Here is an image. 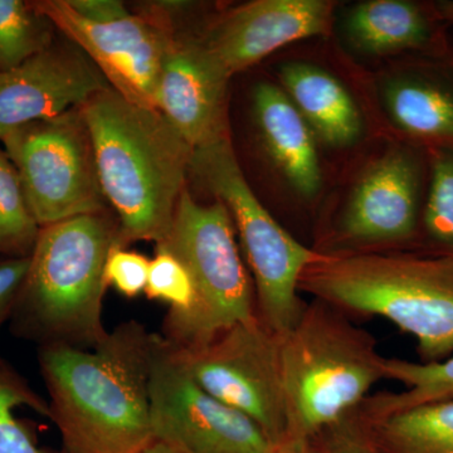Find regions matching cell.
<instances>
[{
    "label": "cell",
    "mask_w": 453,
    "mask_h": 453,
    "mask_svg": "<svg viewBox=\"0 0 453 453\" xmlns=\"http://www.w3.org/2000/svg\"><path fill=\"white\" fill-rule=\"evenodd\" d=\"M253 110L265 148L296 192L315 196L321 168L314 133L285 91L262 82L253 92Z\"/></svg>",
    "instance_id": "2e32d148"
},
{
    "label": "cell",
    "mask_w": 453,
    "mask_h": 453,
    "mask_svg": "<svg viewBox=\"0 0 453 453\" xmlns=\"http://www.w3.org/2000/svg\"><path fill=\"white\" fill-rule=\"evenodd\" d=\"M365 417L384 453H453V401Z\"/></svg>",
    "instance_id": "ffe728a7"
},
{
    "label": "cell",
    "mask_w": 453,
    "mask_h": 453,
    "mask_svg": "<svg viewBox=\"0 0 453 453\" xmlns=\"http://www.w3.org/2000/svg\"><path fill=\"white\" fill-rule=\"evenodd\" d=\"M273 453H314L312 452L310 443L305 445H288V443H281L277 445Z\"/></svg>",
    "instance_id": "1f68e13d"
},
{
    "label": "cell",
    "mask_w": 453,
    "mask_h": 453,
    "mask_svg": "<svg viewBox=\"0 0 453 453\" xmlns=\"http://www.w3.org/2000/svg\"><path fill=\"white\" fill-rule=\"evenodd\" d=\"M144 294L148 299L169 305L165 320L187 315L196 303L195 286L184 265L172 253L157 247L150 259L148 283Z\"/></svg>",
    "instance_id": "484cf974"
},
{
    "label": "cell",
    "mask_w": 453,
    "mask_h": 453,
    "mask_svg": "<svg viewBox=\"0 0 453 453\" xmlns=\"http://www.w3.org/2000/svg\"><path fill=\"white\" fill-rule=\"evenodd\" d=\"M309 443L314 453H384L360 408L323 429Z\"/></svg>",
    "instance_id": "4316f807"
},
{
    "label": "cell",
    "mask_w": 453,
    "mask_h": 453,
    "mask_svg": "<svg viewBox=\"0 0 453 453\" xmlns=\"http://www.w3.org/2000/svg\"><path fill=\"white\" fill-rule=\"evenodd\" d=\"M429 184L421 229L427 249L453 253V148L429 149Z\"/></svg>",
    "instance_id": "d4e9b609"
},
{
    "label": "cell",
    "mask_w": 453,
    "mask_h": 453,
    "mask_svg": "<svg viewBox=\"0 0 453 453\" xmlns=\"http://www.w3.org/2000/svg\"><path fill=\"white\" fill-rule=\"evenodd\" d=\"M77 16L96 25L118 22L131 16L124 3L119 0H65Z\"/></svg>",
    "instance_id": "f546056e"
},
{
    "label": "cell",
    "mask_w": 453,
    "mask_h": 453,
    "mask_svg": "<svg viewBox=\"0 0 453 453\" xmlns=\"http://www.w3.org/2000/svg\"><path fill=\"white\" fill-rule=\"evenodd\" d=\"M384 372L386 380L401 383L405 389L369 395L359 407L365 416H388L422 404L453 401V357L434 363L386 357Z\"/></svg>",
    "instance_id": "44dd1931"
},
{
    "label": "cell",
    "mask_w": 453,
    "mask_h": 453,
    "mask_svg": "<svg viewBox=\"0 0 453 453\" xmlns=\"http://www.w3.org/2000/svg\"><path fill=\"white\" fill-rule=\"evenodd\" d=\"M174 350L203 389L251 418L273 445L282 443L286 408L279 336L258 318L229 327L202 347Z\"/></svg>",
    "instance_id": "30bf717a"
},
{
    "label": "cell",
    "mask_w": 453,
    "mask_h": 453,
    "mask_svg": "<svg viewBox=\"0 0 453 453\" xmlns=\"http://www.w3.org/2000/svg\"><path fill=\"white\" fill-rule=\"evenodd\" d=\"M41 226L27 203L16 166L0 150V256L28 257Z\"/></svg>",
    "instance_id": "cb8c5ba5"
},
{
    "label": "cell",
    "mask_w": 453,
    "mask_h": 453,
    "mask_svg": "<svg viewBox=\"0 0 453 453\" xmlns=\"http://www.w3.org/2000/svg\"><path fill=\"white\" fill-rule=\"evenodd\" d=\"M384 101L393 122L408 135L453 148V82L437 74H402L386 86Z\"/></svg>",
    "instance_id": "d6986e66"
},
{
    "label": "cell",
    "mask_w": 453,
    "mask_h": 453,
    "mask_svg": "<svg viewBox=\"0 0 453 453\" xmlns=\"http://www.w3.org/2000/svg\"><path fill=\"white\" fill-rule=\"evenodd\" d=\"M28 407L50 419V403L0 357V453H65L38 446L17 411Z\"/></svg>",
    "instance_id": "603a6c76"
},
{
    "label": "cell",
    "mask_w": 453,
    "mask_h": 453,
    "mask_svg": "<svg viewBox=\"0 0 453 453\" xmlns=\"http://www.w3.org/2000/svg\"><path fill=\"white\" fill-rule=\"evenodd\" d=\"M157 334L125 321L92 349L38 347L65 453H140L153 442L149 374Z\"/></svg>",
    "instance_id": "6da1fadb"
},
{
    "label": "cell",
    "mask_w": 453,
    "mask_h": 453,
    "mask_svg": "<svg viewBox=\"0 0 453 453\" xmlns=\"http://www.w3.org/2000/svg\"><path fill=\"white\" fill-rule=\"evenodd\" d=\"M279 349L286 408L282 443H309L359 408L372 387L386 380V357L374 336L324 301L306 303L296 324L279 336Z\"/></svg>",
    "instance_id": "5b68a950"
},
{
    "label": "cell",
    "mask_w": 453,
    "mask_h": 453,
    "mask_svg": "<svg viewBox=\"0 0 453 453\" xmlns=\"http://www.w3.org/2000/svg\"><path fill=\"white\" fill-rule=\"evenodd\" d=\"M149 411L153 440L184 453H273L276 447L251 418L203 389L159 334Z\"/></svg>",
    "instance_id": "9c48e42d"
},
{
    "label": "cell",
    "mask_w": 453,
    "mask_h": 453,
    "mask_svg": "<svg viewBox=\"0 0 453 453\" xmlns=\"http://www.w3.org/2000/svg\"><path fill=\"white\" fill-rule=\"evenodd\" d=\"M299 291L347 316L386 319L417 339L422 363L453 353L452 252H321L301 275Z\"/></svg>",
    "instance_id": "3957f363"
},
{
    "label": "cell",
    "mask_w": 453,
    "mask_h": 453,
    "mask_svg": "<svg viewBox=\"0 0 453 453\" xmlns=\"http://www.w3.org/2000/svg\"><path fill=\"white\" fill-rule=\"evenodd\" d=\"M231 214L255 286L262 324L281 336L299 320L306 303L299 283L321 252L308 249L261 204L247 183L229 138L195 149L190 173Z\"/></svg>",
    "instance_id": "52a82bcc"
},
{
    "label": "cell",
    "mask_w": 453,
    "mask_h": 453,
    "mask_svg": "<svg viewBox=\"0 0 453 453\" xmlns=\"http://www.w3.org/2000/svg\"><path fill=\"white\" fill-rule=\"evenodd\" d=\"M28 257H4L0 256V329L11 320L27 273L29 268Z\"/></svg>",
    "instance_id": "f1b7e54d"
},
{
    "label": "cell",
    "mask_w": 453,
    "mask_h": 453,
    "mask_svg": "<svg viewBox=\"0 0 453 453\" xmlns=\"http://www.w3.org/2000/svg\"><path fill=\"white\" fill-rule=\"evenodd\" d=\"M82 111L122 244L162 242L186 190L195 149L157 110L130 103L111 88L89 98Z\"/></svg>",
    "instance_id": "7a4b0ae2"
},
{
    "label": "cell",
    "mask_w": 453,
    "mask_h": 453,
    "mask_svg": "<svg viewBox=\"0 0 453 453\" xmlns=\"http://www.w3.org/2000/svg\"><path fill=\"white\" fill-rule=\"evenodd\" d=\"M421 155L395 148L360 179L339 226L340 240L359 246L407 244L422 219Z\"/></svg>",
    "instance_id": "4fadbf2b"
},
{
    "label": "cell",
    "mask_w": 453,
    "mask_h": 453,
    "mask_svg": "<svg viewBox=\"0 0 453 453\" xmlns=\"http://www.w3.org/2000/svg\"><path fill=\"white\" fill-rule=\"evenodd\" d=\"M333 11L325 0H256L232 9L198 38L232 77L291 42L327 35Z\"/></svg>",
    "instance_id": "9a60e30c"
},
{
    "label": "cell",
    "mask_w": 453,
    "mask_h": 453,
    "mask_svg": "<svg viewBox=\"0 0 453 453\" xmlns=\"http://www.w3.org/2000/svg\"><path fill=\"white\" fill-rule=\"evenodd\" d=\"M55 29L35 3L0 0V73L49 49L55 42Z\"/></svg>",
    "instance_id": "7402d4cb"
},
{
    "label": "cell",
    "mask_w": 453,
    "mask_h": 453,
    "mask_svg": "<svg viewBox=\"0 0 453 453\" xmlns=\"http://www.w3.org/2000/svg\"><path fill=\"white\" fill-rule=\"evenodd\" d=\"M280 79L291 103L325 144L345 148L360 138L359 110L333 74L315 65L292 62L282 65Z\"/></svg>",
    "instance_id": "e0dca14e"
},
{
    "label": "cell",
    "mask_w": 453,
    "mask_h": 453,
    "mask_svg": "<svg viewBox=\"0 0 453 453\" xmlns=\"http://www.w3.org/2000/svg\"><path fill=\"white\" fill-rule=\"evenodd\" d=\"M157 247L184 265L196 292L195 306L187 315L164 320L162 338L170 347H202L229 327L258 318L255 286L222 202L202 204L184 190L169 234Z\"/></svg>",
    "instance_id": "8992f818"
},
{
    "label": "cell",
    "mask_w": 453,
    "mask_h": 453,
    "mask_svg": "<svg viewBox=\"0 0 453 453\" xmlns=\"http://www.w3.org/2000/svg\"><path fill=\"white\" fill-rule=\"evenodd\" d=\"M150 259L142 253L115 247L110 252L105 266L107 288H115L122 296L135 299L145 292Z\"/></svg>",
    "instance_id": "83f0119b"
},
{
    "label": "cell",
    "mask_w": 453,
    "mask_h": 453,
    "mask_svg": "<svg viewBox=\"0 0 453 453\" xmlns=\"http://www.w3.org/2000/svg\"><path fill=\"white\" fill-rule=\"evenodd\" d=\"M122 244L106 211L42 226L13 314L12 333L38 347L92 349L107 330L103 320L110 252Z\"/></svg>",
    "instance_id": "277c9868"
},
{
    "label": "cell",
    "mask_w": 453,
    "mask_h": 453,
    "mask_svg": "<svg viewBox=\"0 0 453 453\" xmlns=\"http://www.w3.org/2000/svg\"><path fill=\"white\" fill-rule=\"evenodd\" d=\"M434 12H436L438 19L453 23V0L437 2L436 4H434Z\"/></svg>",
    "instance_id": "4dcf8cb0"
},
{
    "label": "cell",
    "mask_w": 453,
    "mask_h": 453,
    "mask_svg": "<svg viewBox=\"0 0 453 453\" xmlns=\"http://www.w3.org/2000/svg\"><path fill=\"white\" fill-rule=\"evenodd\" d=\"M109 88L76 44L53 42L19 67L0 73V140L27 124L83 106Z\"/></svg>",
    "instance_id": "7c38bea8"
},
{
    "label": "cell",
    "mask_w": 453,
    "mask_h": 453,
    "mask_svg": "<svg viewBox=\"0 0 453 453\" xmlns=\"http://www.w3.org/2000/svg\"><path fill=\"white\" fill-rule=\"evenodd\" d=\"M33 3L94 62L110 88L130 103L157 110L164 61L177 37L168 27L142 13L96 25L77 16L65 0Z\"/></svg>",
    "instance_id": "8fae6325"
},
{
    "label": "cell",
    "mask_w": 453,
    "mask_h": 453,
    "mask_svg": "<svg viewBox=\"0 0 453 453\" xmlns=\"http://www.w3.org/2000/svg\"><path fill=\"white\" fill-rule=\"evenodd\" d=\"M231 79L198 37L177 35L164 61L157 110L193 149L229 138Z\"/></svg>",
    "instance_id": "5bb4252c"
},
{
    "label": "cell",
    "mask_w": 453,
    "mask_h": 453,
    "mask_svg": "<svg viewBox=\"0 0 453 453\" xmlns=\"http://www.w3.org/2000/svg\"><path fill=\"white\" fill-rule=\"evenodd\" d=\"M38 226L106 211L82 106L35 121L2 139Z\"/></svg>",
    "instance_id": "ba28073f"
},
{
    "label": "cell",
    "mask_w": 453,
    "mask_h": 453,
    "mask_svg": "<svg viewBox=\"0 0 453 453\" xmlns=\"http://www.w3.org/2000/svg\"><path fill=\"white\" fill-rule=\"evenodd\" d=\"M140 453H184L179 451V449H174V447H170L168 445H164L162 442H157V441H153L146 449H142Z\"/></svg>",
    "instance_id": "d6a6232c"
},
{
    "label": "cell",
    "mask_w": 453,
    "mask_h": 453,
    "mask_svg": "<svg viewBox=\"0 0 453 453\" xmlns=\"http://www.w3.org/2000/svg\"><path fill=\"white\" fill-rule=\"evenodd\" d=\"M344 31L354 49L366 55L426 50L436 41L427 12L404 0H369L345 18Z\"/></svg>",
    "instance_id": "ac0fdd59"
}]
</instances>
